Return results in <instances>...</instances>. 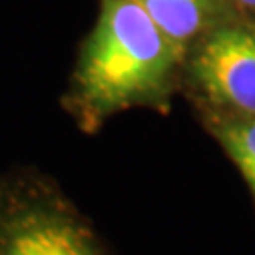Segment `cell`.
<instances>
[{"mask_svg":"<svg viewBox=\"0 0 255 255\" xmlns=\"http://www.w3.org/2000/svg\"><path fill=\"white\" fill-rule=\"evenodd\" d=\"M183 53L132 0H102L76 70V106L87 123L132 106H166Z\"/></svg>","mask_w":255,"mask_h":255,"instance_id":"cell-1","label":"cell"},{"mask_svg":"<svg viewBox=\"0 0 255 255\" xmlns=\"http://www.w3.org/2000/svg\"><path fill=\"white\" fill-rule=\"evenodd\" d=\"M182 83L202 118H255V23L223 19L193 44Z\"/></svg>","mask_w":255,"mask_h":255,"instance_id":"cell-2","label":"cell"},{"mask_svg":"<svg viewBox=\"0 0 255 255\" xmlns=\"http://www.w3.org/2000/svg\"><path fill=\"white\" fill-rule=\"evenodd\" d=\"M151 17L157 27L187 53V49L233 15L229 0H132Z\"/></svg>","mask_w":255,"mask_h":255,"instance_id":"cell-3","label":"cell"},{"mask_svg":"<svg viewBox=\"0 0 255 255\" xmlns=\"http://www.w3.org/2000/svg\"><path fill=\"white\" fill-rule=\"evenodd\" d=\"M0 255H93V252L72 223L40 214L23 218L8 229Z\"/></svg>","mask_w":255,"mask_h":255,"instance_id":"cell-4","label":"cell"},{"mask_svg":"<svg viewBox=\"0 0 255 255\" xmlns=\"http://www.w3.org/2000/svg\"><path fill=\"white\" fill-rule=\"evenodd\" d=\"M202 121L238 168L255 204V118H202Z\"/></svg>","mask_w":255,"mask_h":255,"instance_id":"cell-5","label":"cell"},{"mask_svg":"<svg viewBox=\"0 0 255 255\" xmlns=\"http://www.w3.org/2000/svg\"><path fill=\"white\" fill-rule=\"evenodd\" d=\"M229 6L235 17L255 23V0H229Z\"/></svg>","mask_w":255,"mask_h":255,"instance_id":"cell-6","label":"cell"}]
</instances>
